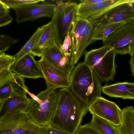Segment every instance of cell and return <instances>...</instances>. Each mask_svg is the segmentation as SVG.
Instances as JSON below:
<instances>
[{
  "label": "cell",
  "instance_id": "cell-12",
  "mask_svg": "<svg viewBox=\"0 0 134 134\" xmlns=\"http://www.w3.org/2000/svg\"><path fill=\"white\" fill-rule=\"evenodd\" d=\"M38 62L43 74L47 88L56 90L69 88L70 74L55 67L42 58Z\"/></svg>",
  "mask_w": 134,
  "mask_h": 134
},
{
  "label": "cell",
  "instance_id": "cell-25",
  "mask_svg": "<svg viewBox=\"0 0 134 134\" xmlns=\"http://www.w3.org/2000/svg\"><path fill=\"white\" fill-rule=\"evenodd\" d=\"M44 0H1L0 2L3 4L7 7L9 8L27 4L37 3L41 2H43Z\"/></svg>",
  "mask_w": 134,
  "mask_h": 134
},
{
  "label": "cell",
  "instance_id": "cell-17",
  "mask_svg": "<svg viewBox=\"0 0 134 134\" xmlns=\"http://www.w3.org/2000/svg\"><path fill=\"white\" fill-rule=\"evenodd\" d=\"M110 97L120 98L124 100L134 99V83L118 82L102 87V91Z\"/></svg>",
  "mask_w": 134,
  "mask_h": 134
},
{
  "label": "cell",
  "instance_id": "cell-18",
  "mask_svg": "<svg viewBox=\"0 0 134 134\" xmlns=\"http://www.w3.org/2000/svg\"><path fill=\"white\" fill-rule=\"evenodd\" d=\"M56 36L54 26L50 22L45 25V27L38 42L30 52L34 56L41 57L44 51L54 42Z\"/></svg>",
  "mask_w": 134,
  "mask_h": 134
},
{
  "label": "cell",
  "instance_id": "cell-9",
  "mask_svg": "<svg viewBox=\"0 0 134 134\" xmlns=\"http://www.w3.org/2000/svg\"><path fill=\"white\" fill-rule=\"evenodd\" d=\"M134 2L133 0H127L87 19L94 26L134 21Z\"/></svg>",
  "mask_w": 134,
  "mask_h": 134
},
{
  "label": "cell",
  "instance_id": "cell-31",
  "mask_svg": "<svg viewBox=\"0 0 134 134\" xmlns=\"http://www.w3.org/2000/svg\"><path fill=\"white\" fill-rule=\"evenodd\" d=\"M13 20V17L9 14L0 17V27L6 26Z\"/></svg>",
  "mask_w": 134,
  "mask_h": 134
},
{
  "label": "cell",
  "instance_id": "cell-26",
  "mask_svg": "<svg viewBox=\"0 0 134 134\" xmlns=\"http://www.w3.org/2000/svg\"><path fill=\"white\" fill-rule=\"evenodd\" d=\"M18 41L5 35H0V54L4 53L11 46L17 43Z\"/></svg>",
  "mask_w": 134,
  "mask_h": 134
},
{
  "label": "cell",
  "instance_id": "cell-34",
  "mask_svg": "<svg viewBox=\"0 0 134 134\" xmlns=\"http://www.w3.org/2000/svg\"><path fill=\"white\" fill-rule=\"evenodd\" d=\"M131 58L129 62L131 70L132 72V76L134 75V53L131 55Z\"/></svg>",
  "mask_w": 134,
  "mask_h": 134
},
{
  "label": "cell",
  "instance_id": "cell-11",
  "mask_svg": "<svg viewBox=\"0 0 134 134\" xmlns=\"http://www.w3.org/2000/svg\"><path fill=\"white\" fill-rule=\"evenodd\" d=\"M88 110L93 115L105 120L115 126L121 124V110L115 103L102 96L97 97L90 105Z\"/></svg>",
  "mask_w": 134,
  "mask_h": 134
},
{
  "label": "cell",
  "instance_id": "cell-23",
  "mask_svg": "<svg viewBox=\"0 0 134 134\" xmlns=\"http://www.w3.org/2000/svg\"><path fill=\"white\" fill-rule=\"evenodd\" d=\"M90 123L100 134H118L115 126L96 115H93Z\"/></svg>",
  "mask_w": 134,
  "mask_h": 134
},
{
  "label": "cell",
  "instance_id": "cell-13",
  "mask_svg": "<svg viewBox=\"0 0 134 134\" xmlns=\"http://www.w3.org/2000/svg\"><path fill=\"white\" fill-rule=\"evenodd\" d=\"M10 70L23 78L37 79L44 76L38 61L29 52L11 67Z\"/></svg>",
  "mask_w": 134,
  "mask_h": 134
},
{
  "label": "cell",
  "instance_id": "cell-7",
  "mask_svg": "<svg viewBox=\"0 0 134 134\" xmlns=\"http://www.w3.org/2000/svg\"><path fill=\"white\" fill-rule=\"evenodd\" d=\"M116 54L130 55L134 52V21L124 24L102 40Z\"/></svg>",
  "mask_w": 134,
  "mask_h": 134
},
{
  "label": "cell",
  "instance_id": "cell-6",
  "mask_svg": "<svg viewBox=\"0 0 134 134\" xmlns=\"http://www.w3.org/2000/svg\"><path fill=\"white\" fill-rule=\"evenodd\" d=\"M76 2L62 1L56 2L51 21L56 36V43L60 47L63 40L72 26L76 16Z\"/></svg>",
  "mask_w": 134,
  "mask_h": 134
},
{
  "label": "cell",
  "instance_id": "cell-27",
  "mask_svg": "<svg viewBox=\"0 0 134 134\" xmlns=\"http://www.w3.org/2000/svg\"><path fill=\"white\" fill-rule=\"evenodd\" d=\"M69 31L65 36L60 49L62 52L65 56L69 58L70 60L71 54L69 52V49L71 46V42L69 35Z\"/></svg>",
  "mask_w": 134,
  "mask_h": 134
},
{
  "label": "cell",
  "instance_id": "cell-10",
  "mask_svg": "<svg viewBox=\"0 0 134 134\" xmlns=\"http://www.w3.org/2000/svg\"><path fill=\"white\" fill-rule=\"evenodd\" d=\"M55 5L44 1L40 4H30L12 8L16 13V21L19 23L27 21H34L44 17L51 18L54 13Z\"/></svg>",
  "mask_w": 134,
  "mask_h": 134
},
{
  "label": "cell",
  "instance_id": "cell-29",
  "mask_svg": "<svg viewBox=\"0 0 134 134\" xmlns=\"http://www.w3.org/2000/svg\"><path fill=\"white\" fill-rule=\"evenodd\" d=\"M39 134H69L52 126H48L40 127Z\"/></svg>",
  "mask_w": 134,
  "mask_h": 134
},
{
  "label": "cell",
  "instance_id": "cell-1",
  "mask_svg": "<svg viewBox=\"0 0 134 134\" xmlns=\"http://www.w3.org/2000/svg\"><path fill=\"white\" fill-rule=\"evenodd\" d=\"M58 91V103L51 125L68 134H74L87 112L90 105L69 88Z\"/></svg>",
  "mask_w": 134,
  "mask_h": 134
},
{
  "label": "cell",
  "instance_id": "cell-3",
  "mask_svg": "<svg viewBox=\"0 0 134 134\" xmlns=\"http://www.w3.org/2000/svg\"><path fill=\"white\" fill-rule=\"evenodd\" d=\"M27 93L32 98L27 111L31 120L40 127L50 125L58 103V91L47 88L36 95Z\"/></svg>",
  "mask_w": 134,
  "mask_h": 134
},
{
  "label": "cell",
  "instance_id": "cell-19",
  "mask_svg": "<svg viewBox=\"0 0 134 134\" xmlns=\"http://www.w3.org/2000/svg\"><path fill=\"white\" fill-rule=\"evenodd\" d=\"M28 90L25 85L24 78L15 73L11 80L0 87V99L2 101L4 100L9 97L14 91L27 95Z\"/></svg>",
  "mask_w": 134,
  "mask_h": 134
},
{
  "label": "cell",
  "instance_id": "cell-24",
  "mask_svg": "<svg viewBox=\"0 0 134 134\" xmlns=\"http://www.w3.org/2000/svg\"><path fill=\"white\" fill-rule=\"evenodd\" d=\"M13 56L5 54H0V72L11 71L10 68L14 62Z\"/></svg>",
  "mask_w": 134,
  "mask_h": 134
},
{
  "label": "cell",
  "instance_id": "cell-5",
  "mask_svg": "<svg viewBox=\"0 0 134 134\" xmlns=\"http://www.w3.org/2000/svg\"><path fill=\"white\" fill-rule=\"evenodd\" d=\"M94 26L87 19L76 15L70 31L71 46L69 49L71 64L74 66L86 51Z\"/></svg>",
  "mask_w": 134,
  "mask_h": 134
},
{
  "label": "cell",
  "instance_id": "cell-35",
  "mask_svg": "<svg viewBox=\"0 0 134 134\" xmlns=\"http://www.w3.org/2000/svg\"><path fill=\"white\" fill-rule=\"evenodd\" d=\"M3 103V101L0 99V114Z\"/></svg>",
  "mask_w": 134,
  "mask_h": 134
},
{
  "label": "cell",
  "instance_id": "cell-8",
  "mask_svg": "<svg viewBox=\"0 0 134 134\" xmlns=\"http://www.w3.org/2000/svg\"><path fill=\"white\" fill-rule=\"evenodd\" d=\"M39 127L27 111L10 113L0 119V134H39Z\"/></svg>",
  "mask_w": 134,
  "mask_h": 134
},
{
  "label": "cell",
  "instance_id": "cell-15",
  "mask_svg": "<svg viewBox=\"0 0 134 134\" xmlns=\"http://www.w3.org/2000/svg\"><path fill=\"white\" fill-rule=\"evenodd\" d=\"M32 99L14 91L11 95L3 100L0 114V119L7 115L18 111H27Z\"/></svg>",
  "mask_w": 134,
  "mask_h": 134
},
{
  "label": "cell",
  "instance_id": "cell-4",
  "mask_svg": "<svg viewBox=\"0 0 134 134\" xmlns=\"http://www.w3.org/2000/svg\"><path fill=\"white\" fill-rule=\"evenodd\" d=\"M116 54L105 46L86 52L84 62L94 71L101 83L113 81L117 67L115 62Z\"/></svg>",
  "mask_w": 134,
  "mask_h": 134
},
{
  "label": "cell",
  "instance_id": "cell-30",
  "mask_svg": "<svg viewBox=\"0 0 134 134\" xmlns=\"http://www.w3.org/2000/svg\"><path fill=\"white\" fill-rule=\"evenodd\" d=\"M15 74L11 71L0 72V87L11 80Z\"/></svg>",
  "mask_w": 134,
  "mask_h": 134
},
{
  "label": "cell",
  "instance_id": "cell-16",
  "mask_svg": "<svg viewBox=\"0 0 134 134\" xmlns=\"http://www.w3.org/2000/svg\"><path fill=\"white\" fill-rule=\"evenodd\" d=\"M127 1L105 0L93 4L82 5L79 3L77 6L76 15L87 19Z\"/></svg>",
  "mask_w": 134,
  "mask_h": 134
},
{
  "label": "cell",
  "instance_id": "cell-2",
  "mask_svg": "<svg viewBox=\"0 0 134 134\" xmlns=\"http://www.w3.org/2000/svg\"><path fill=\"white\" fill-rule=\"evenodd\" d=\"M102 86L93 70L84 62L73 68L70 75L69 88L89 105L101 96Z\"/></svg>",
  "mask_w": 134,
  "mask_h": 134
},
{
  "label": "cell",
  "instance_id": "cell-14",
  "mask_svg": "<svg viewBox=\"0 0 134 134\" xmlns=\"http://www.w3.org/2000/svg\"><path fill=\"white\" fill-rule=\"evenodd\" d=\"M41 57L55 67L70 74L75 67L71 64L70 59L62 52L55 42L44 51Z\"/></svg>",
  "mask_w": 134,
  "mask_h": 134
},
{
  "label": "cell",
  "instance_id": "cell-22",
  "mask_svg": "<svg viewBox=\"0 0 134 134\" xmlns=\"http://www.w3.org/2000/svg\"><path fill=\"white\" fill-rule=\"evenodd\" d=\"M44 27L45 25L41 27L38 28L30 39L20 50L15 55L13 56L15 59L13 64L17 63L34 48L37 44L41 35L44 29Z\"/></svg>",
  "mask_w": 134,
  "mask_h": 134
},
{
  "label": "cell",
  "instance_id": "cell-32",
  "mask_svg": "<svg viewBox=\"0 0 134 134\" xmlns=\"http://www.w3.org/2000/svg\"><path fill=\"white\" fill-rule=\"evenodd\" d=\"M9 9L0 2V17L9 14Z\"/></svg>",
  "mask_w": 134,
  "mask_h": 134
},
{
  "label": "cell",
  "instance_id": "cell-33",
  "mask_svg": "<svg viewBox=\"0 0 134 134\" xmlns=\"http://www.w3.org/2000/svg\"><path fill=\"white\" fill-rule=\"evenodd\" d=\"M105 0H81L80 4L82 5L93 4L104 1Z\"/></svg>",
  "mask_w": 134,
  "mask_h": 134
},
{
  "label": "cell",
  "instance_id": "cell-28",
  "mask_svg": "<svg viewBox=\"0 0 134 134\" xmlns=\"http://www.w3.org/2000/svg\"><path fill=\"white\" fill-rule=\"evenodd\" d=\"M74 134H100L90 123L79 127Z\"/></svg>",
  "mask_w": 134,
  "mask_h": 134
},
{
  "label": "cell",
  "instance_id": "cell-21",
  "mask_svg": "<svg viewBox=\"0 0 134 134\" xmlns=\"http://www.w3.org/2000/svg\"><path fill=\"white\" fill-rule=\"evenodd\" d=\"M125 23H113L94 26L93 33L88 45L98 40H103L108 35Z\"/></svg>",
  "mask_w": 134,
  "mask_h": 134
},
{
  "label": "cell",
  "instance_id": "cell-20",
  "mask_svg": "<svg viewBox=\"0 0 134 134\" xmlns=\"http://www.w3.org/2000/svg\"><path fill=\"white\" fill-rule=\"evenodd\" d=\"M121 124L115 126L118 134H134V110L132 106L121 110Z\"/></svg>",
  "mask_w": 134,
  "mask_h": 134
}]
</instances>
